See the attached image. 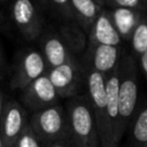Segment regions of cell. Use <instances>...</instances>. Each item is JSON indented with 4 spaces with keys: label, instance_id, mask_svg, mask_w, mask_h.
Masks as SVG:
<instances>
[{
    "label": "cell",
    "instance_id": "6da1fadb",
    "mask_svg": "<svg viewBox=\"0 0 147 147\" xmlns=\"http://www.w3.org/2000/svg\"><path fill=\"white\" fill-rule=\"evenodd\" d=\"M65 110L75 146L101 147L95 115L87 94H77L69 98Z\"/></svg>",
    "mask_w": 147,
    "mask_h": 147
},
{
    "label": "cell",
    "instance_id": "7a4b0ae2",
    "mask_svg": "<svg viewBox=\"0 0 147 147\" xmlns=\"http://www.w3.org/2000/svg\"><path fill=\"white\" fill-rule=\"evenodd\" d=\"M118 108H119V133L123 137L127 126L131 125L138 102L137 64L131 55L124 54L118 63Z\"/></svg>",
    "mask_w": 147,
    "mask_h": 147
},
{
    "label": "cell",
    "instance_id": "3957f363",
    "mask_svg": "<svg viewBox=\"0 0 147 147\" xmlns=\"http://www.w3.org/2000/svg\"><path fill=\"white\" fill-rule=\"evenodd\" d=\"M29 124L45 145L59 140H71L67 110L59 103L32 113Z\"/></svg>",
    "mask_w": 147,
    "mask_h": 147
},
{
    "label": "cell",
    "instance_id": "277c9868",
    "mask_svg": "<svg viewBox=\"0 0 147 147\" xmlns=\"http://www.w3.org/2000/svg\"><path fill=\"white\" fill-rule=\"evenodd\" d=\"M47 72V64L40 51L25 48L16 54L9 86L22 91L33 80Z\"/></svg>",
    "mask_w": 147,
    "mask_h": 147
},
{
    "label": "cell",
    "instance_id": "5b68a950",
    "mask_svg": "<svg viewBox=\"0 0 147 147\" xmlns=\"http://www.w3.org/2000/svg\"><path fill=\"white\" fill-rule=\"evenodd\" d=\"M10 20L24 39H39L44 29L42 16L33 0H14L10 6Z\"/></svg>",
    "mask_w": 147,
    "mask_h": 147
},
{
    "label": "cell",
    "instance_id": "8992f818",
    "mask_svg": "<svg viewBox=\"0 0 147 147\" xmlns=\"http://www.w3.org/2000/svg\"><path fill=\"white\" fill-rule=\"evenodd\" d=\"M84 72L86 78L87 96L95 115L100 142L102 144L106 134V106H107L106 77L107 76L88 67H85Z\"/></svg>",
    "mask_w": 147,
    "mask_h": 147
},
{
    "label": "cell",
    "instance_id": "52a82bcc",
    "mask_svg": "<svg viewBox=\"0 0 147 147\" xmlns=\"http://www.w3.org/2000/svg\"><path fill=\"white\" fill-rule=\"evenodd\" d=\"M29 124L26 110L18 102H5L0 118V138L3 147H14L16 140Z\"/></svg>",
    "mask_w": 147,
    "mask_h": 147
},
{
    "label": "cell",
    "instance_id": "ba28073f",
    "mask_svg": "<svg viewBox=\"0 0 147 147\" xmlns=\"http://www.w3.org/2000/svg\"><path fill=\"white\" fill-rule=\"evenodd\" d=\"M83 65L74 56L65 63L48 69L47 76L54 85L60 98H71L77 95L83 76Z\"/></svg>",
    "mask_w": 147,
    "mask_h": 147
},
{
    "label": "cell",
    "instance_id": "9c48e42d",
    "mask_svg": "<svg viewBox=\"0 0 147 147\" xmlns=\"http://www.w3.org/2000/svg\"><path fill=\"white\" fill-rule=\"evenodd\" d=\"M60 96L47 74L40 76L21 91L24 107L32 113L56 105Z\"/></svg>",
    "mask_w": 147,
    "mask_h": 147
},
{
    "label": "cell",
    "instance_id": "30bf717a",
    "mask_svg": "<svg viewBox=\"0 0 147 147\" xmlns=\"http://www.w3.org/2000/svg\"><path fill=\"white\" fill-rule=\"evenodd\" d=\"M39 39L40 52L47 64V70L59 67L75 56L60 32L52 30H48L46 32L42 31Z\"/></svg>",
    "mask_w": 147,
    "mask_h": 147
},
{
    "label": "cell",
    "instance_id": "8fae6325",
    "mask_svg": "<svg viewBox=\"0 0 147 147\" xmlns=\"http://www.w3.org/2000/svg\"><path fill=\"white\" fill-rule=\"evenodd\" d=\"M121 47L100 44H87L85 52V67L92 68L108 76L121 61Z\"/></svg>",
    "mask_w": 147,
    "mask_h": 147
},
{
    "label": "cell",
    "instance_id": "7c38bea8",
    "mask_svg": "<svg viewBox=\"0 0 147 147\" xmlns=\"http://www.w3.org/2000/svg\"><path fill=\"white\" fill-rule=\"evenodd\" d=\"M122 37L114 24L111 13L102 9L88 32L87 44L119 46Z\"/></svg>",
    "mask_w": 147,
    "mask_h": 147
},
{
    "label": "cell",
    "instance_id": "4fadbf2b",
    "mask_svg": "<svg viewBox=\"0 0 147 147\" xmlns=\"http://www.w3.org/2000/svg\"><path fill=\"white\" fill-rule=\"evenodd\" d=\"M75 16V21L82 26V29L88 33L96 17L99 16L102 7L98 5L95 0H70Z\"/></svg>",
    "mask_w": 147,
    "mask_h": 147
},
{
    "label": "cell",
    "instance_id": "5bb4252c",
    "mask_svg": "<svg viewBox=\"0 0 147 147\" xmlns=\"http://www.w3.org/2000/svg\"><path fill=\"white\" fill-rule=\"evenodd\" d=\"M142 13L144 11L129 8H114L111 16L114 24L117 31L119 32L121 37L130 39L132 31L134 30L140 18L144 16Z\"/></svg>",
    "mask_w": 147,
    "mask_h": 147
},
{
    "label": "cell",
    "instance_id": "9a60e30c",
    "mask_svg": "<svg viewBox=\"0 0 147 147\" xmlns=\"http://www.w3.org/2000/svg\"><path fill=\"white\" fill-rule=\"evenodd\" d=\"M59 32L64 38L72 53L84 49L86 44V37H85L86 32L82 29V26L77 22L76 23L69 22L68 24L62 25Z\"/></svg>",
    "mask_w": 147,
    "mask_h": 147
},
{
    "label": "cell",
    "instance_id": "2e32d148",
    "mask_svg": "<svg viewBox=\"0 0 147 147\" xmlns=\"http://www.w3.org/2000/svg\"><path fill=\"white\" fill-rule=\"evenodd\" d=\"M130 126L132 147H147V106L134 116Z\"/></svg>",
    "mask_w": 147,
    "mask_h": 147
},
{
    "label": "cell",
    "instance_id": "e0dca14e",
    "mask_svg": "<svg viewBox=\"0 0 147 147\" xmlns=\"http://www.w3.org/2000/svg\"><path fill=\"white\" fill-rule=\"evenodd\" d=\"M131 47L136 55L140 56L147 49V15H144L130 37Z\"/></svg>",
    "mask_w": 147,
    "mask_h": 147
},
{
    "label": "cell",
    "instance_id": "ac0fdd59",
    "mask_svg": "<svg viewBox=\"0 0 147 147\" xmlns=\"http://www.w3.org/2000/svg\"><path fill=\"white\" fill-rule=\"evenodd\" d=\"M41 142L42 141L33 132L30 124H28L24 131L21 133V136L16 140L14 147H41Z\"/></svg>",
    "mask_w": 147,
    "mask_h": 147
},
{
    "label": "cell",
    "instance_id": "d6986e66",
    "mask_svg": "<svg viewBox=\"0 0 147 147\" xmlns=\"http://www.w3.org/2000/svg\"><path fill=\"white\" fill-rule=\"evenodd\" d=\"M48 6H51L53 10L56 11L64 20L75 21L70 0H48Z\"/></svg>",
    "mask_w": 147,
    "mask_h": 147
},
{
    "label": "cell",
    "instance_id": "ffe728a7",
    "mask_svg": "<svg viewBox=\"0 0 147 147\" xmlns=\"http://www.w3.org/2000/svg\"><path fill=\"white\" fill-rule=\"evenodd\" d=\"M105 5L113 8H129L140 11L147 9V0H105Z\"/></svg>",
    "mask_w": 147,
    "mask_h": 147
},
{
    "label": "cell",
    "instance_id": "44dd1931",
    "mask_svg": "<svg viewBox=\"0 0 147 147\" xmlns=\"http://www.w3.org/2000/svg\"><path fill=\"white\" fill-rule=\"evenodd\" d=\"M46 147H76V146L72 142V140H59L46 144Z\"/></svg>",
    "mask_w": 147,
    "mask_h": 147
},
{
    "label": "cell",
    "instance_id": "7402d4cb",
    "mask_svg": "<svg viewBox=\"0 0 147 147\" xmlns=\"http://www.w3.org/2000/svg\"><path fill=\"white\" fill-rule=\"evenodd\" d=\"M9 30V21L6 17L5 13L0 8V31H8Z\"/></svg>",
    "mask_w": 147,
    "mask_h": 147
},
{
    "label": "cell",
    "instance_id": "603a6c76",
    "mask_svg": "<svg viewBox=\"0 0 147 147\" xmlns=\"http://www.w3.org/2000/svg\"><path fill=\"white\" fill-rule=\"evenodd\" d=\"M139 61H140V68L144 75L147 77V49L139 56Z\"/></svg>",
    "mask_w": 147,
    "mask_h": 147
},
{
    "label": "cell",
    "instance_id": "cb8c5ba5",
    "mask_svg": "<svg viewBox=\"0 0 147 147\" xmlns=\"http://www.w3.org/2000/svg\"><path fill=\"white\" fill-rule=\"evenodd\" d=\"M5 69H6V60H5L3 51H2L1 45H0V79H2V77H3Z\"/></svg>",
    "mask_w": 147,
    "mask_h": 147
},
{
    "label": "cell",
    "instance_id": "d4e9b609",
    "mask_svg": "<svg viewBox=\"0 0 147 147\" xmlns=\"http://www.w3.org/2000/svg\"><path fill=\"white\" fill-rule=\"evenodd\" d=\"M3 106H5V98H3V93L0 90V118L2 115V110H3Z\"/></svg>",
    "mask_w": 147,
    "mask_h": 147
},
{
    "label": "cell",
    "instance_id": "484cf974",
    "mask_svg": "<svg viewBox=\"0 0 147 147\" xmlns=\"http://www.w3.org/2000/svg\"><path fill=\"white\" fill-rule=\"evenodd\" d=\"M38 3H39V6H41L42 8H46V7H48V0H36Z\"/></svg>",
    "mask_w": 147,
    "mask_h": 147
},
{
    "label": "cell",
    "instance_id": "4316f807",
    "mask_svg": "<svg viewBox=\"0 0 147 147\" xmlns=\"http://www.w3.org/2000/svg\"><path fill=\"white\" fill-rule=\"evenodd\" d=\"M96 2H98V5L100 6V7H103L105 6V0H95Z\"/></svg>",
    "mask_w": 147,
    "mask_h": 147
},
{
    "label": "cell",
    "instance_id": "83f0119b",
    "mask_svg": "<svg viewBox=\"0 0 147 147\" xmlns=\"http://www.w3.org/2000/svg\"><path fill=\"white\" fill-rule=\"evenodd\" d=\"M6 1H7V0H0V2H1V3H3V2H6Z\"/></svg>",
    "mask_w": 147,
    "mask_h": 147
}]
</instances>
